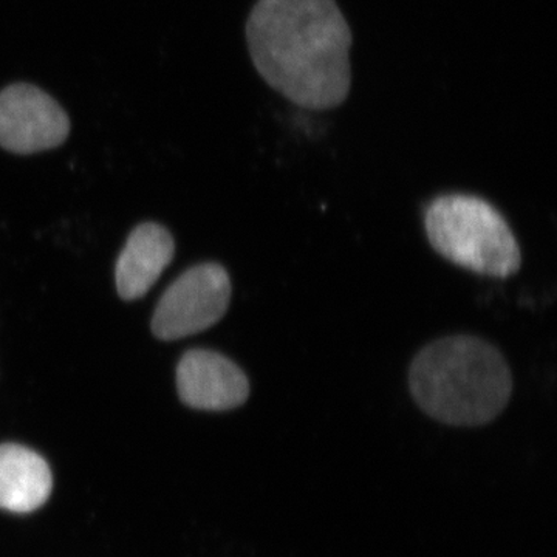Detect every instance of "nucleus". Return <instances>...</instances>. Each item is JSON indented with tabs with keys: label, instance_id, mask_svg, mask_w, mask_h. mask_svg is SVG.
<instances>
[{
	"label": "nucleus",
	"instance_id": "nucleus-1",
	"mask_svg": "<svg viewBox=\"0 0 557 557\" xmlns=\"http://www.w3.org/2000/svg\"><path fill=\"white\" fill-rule=\"evenodd\" d=\"M252 64L300 108H338L348 97L351 30L336 0H259L247 22Z\"/></svg>",
	"mask_w": 557,
	"mask_h": 557
},
{
	"label": "nucleus",
	"instance_id": "nucleus-2",
	"mask_svg": "<svg viewBox=\"0 0 557 557\" xmlns=\"http://www.w3.org/2000/svg\"><path fill=\"white\" fill-rule=\"evenodd\" d=\"M420 409L450 426H483L507 408L512 392L507 359L478 336H448L418 351L409 369Z\"/></svg>",
	"mask_w": 557,
	"mask_h": 557
},
{
	"label": "nucleus",
	"instance_id": "nucleus-3",
	"mask_svg": "<svg viewBox=\"0 0 557 557\" xmlns=\"http://www.w3.org/2000/svg\"><path fill=\"white\" fill-rule=\"evenodd\" d=\"M424 226L432 248L461 269L507 278L522 265V252L507 220L480 197H438L429 205Z\"/></svg>",
	"mask_w": 557,
	"mask_h": 557
},
{
	"label": "nucleus",
	"instance_id": "nucleus-4",
	"mask_svg": "<svg viewBox=\"0 0 557 557\" xmlns=\"http://www.w3.org/2000/svg\"><path fill=\"white\" fill-rule=\"evenodd\" d=\"M231 293V278L222 265L193 267L161 296L152 318L153 335L177 341L211 329L225 317Z\"/></svg>",
	"mask_w": 557,
	"mask_h": 557
},
{
	"label": "nucleus",
	"instance_id": "nucleus-5",
	"mask_svg": "<svg viewBox=\"0 0 557 557\" xmlns=\"http://www.w3.org/2000/svg\"><path fill=\"white\" fill-rule=\"evenodd\" d=\"M69 134L67 113L39 87L16 83L0 91V148L32 156L58 148Z\"/></svg>",
	"mask_w": 557,
	"mask_h": 557
},
{
	"label": "nucleus",
	"instance_id": "nucleus-6",
	"mask_svg": "<svg viewBox=\"0 0 557 557\" xmlns=\"http://www.w3.org/2000/svg\"><path fill=\"white\" fill-rule=\"evenodd\" d=\"M180 399L193 409L223 412L239 408L249 397L244 370L218 351L189 350L177 366Z\"/></svg>",
	"mask_w": 557,
	"mask_h": 557
},
{
	"label": "nucleus",
	"instance_id": "nucleus-7",
	"mask_svg": "<svg viewBox=\"0 0 557 557\" xmlns=\"http://www.w3.org/2000/svg\"><path fill=\"white\" fill-rule=\"evenodd\" d=\"M174 255V239L164 226L149 222L132 231L115 269L121 299L143 298L159 281Z\"/></svg>",
	"mask_w": 557,
	"mask_h": 557
},
{
	"label": "nucleus",
	"instance_id": "nucleus-8",
	"mask_svg": "<svg viewBox=\"0 0 557 557\" xmlns=\"http://www.w3.org/2000/svg\"><path fill=\"white\" fill-rule=\"evenodd\" d=\"M53 475L49 463L25 446L0 445V509L5 511H35L49 500Z\"/></svg>",
	"mask_w": 557,
	"mask_h": 557
}]
</instances>
